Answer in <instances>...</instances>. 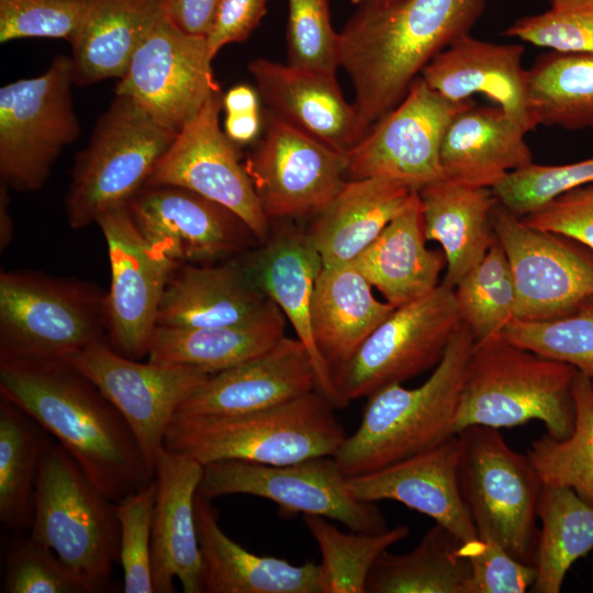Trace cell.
Masks as SVG:
<instances>
[{"instance_id": "cell-33", "label": "cell", "mask_w": 593, "mask_h": 593, "mask_svg": "<svg viewBox=\"0 0 593 593\" xmlns=\"http://www.w3.org/2000/svg\"><path fill=\"white\" fill-rule=\"evenodd\" d=\"M413 191L384 178L347 180L306 231L323 266L354 262L404 208Z\"/></svg>"}, {"instance_id": "cell-20", "label": "cell", "mask_w": 593, "mask_h": 593, "mask_svg": "<svg viewBox=\"0 0 593 593\" xmlns=\"http://www.w3.org/2000/svg\"><path fill=\"white\" fill-rule=\"evenodd\" d=\"M96 224L105 239L111 267L108 342L121 355L141 360L148 355L160 301L178 266L143 237L127 204L103 213Z\"/></svg>"}, {"instance_id": "cell-7", "label": "cell", "mask_w": 593, "mask_h": 593, "mask_svg": "<svg viewBox=\"0 0 593 593\" xmlns=\"http://www.w3.org/2000/svg\"><path fill=\"white\" fill-rule=\"evenodd\" d=\"M30 537L103 591L120 555L116 504L58 443L46 445L37 474Z\"/></svg>"}, {"instance_id": "cell-41", "label": "cell", "mask_w": 593, "mask_h": 593, "mask_svg": "<svg viewBox=\"0 0 593 593\" xmlns=\"http://www.w3.org/2000/svg\"><path fill=\"white\" fill-rule=\"evenodd\" d=\"M303 522L321 551L323 593H366L376 560L410 534L406 525L378 533H344L323 516L304 515Z\"/></svg>"}, {"instance_id": "cell-2", "label": "cell", "mask_w": 593, "mask_h": 593, "mask_svg": "<svg viewBox=\"0 0 593 593\" xmlns=\"http://www.w3.org/2000/svg\"><path fill=\"white\" fill-rule=\"evenodd\" d=\"M0 395L56 437L111 500L154 479L121 413L67 360L0 362Z\"/></svg>"}, {"instance_id": "cell-43", "label": "cell", "mask_w": 593, "mask_h": 593, "mask_svg": "<svg viewBox=\"0 0 593 593\" xmlns=\"http://www.w3.org/2000/svg\"><path fill=\"white\" fill-rule=\"evenodd\" d=\"M501 334L515 345L571 365L593 380V295L555 318H513Z\"/></svg>"}, {"instance_id": "cell-49", "label": "cell", "mask_w": 593, "mask_h": 593, "mask_svg": "<svg viewBox=\"0 0 593 593\" xmlns=\"http://www.w3.org/2000/svg\"><path fill=\"white\" fill-rule=\"evenodd\" d=\"M458 555L470 566L467 593H524L537 577L535 564L519 561L491 539L461 542Z\"/></svg>"}, {"instance_id": "cell-27", "label": "cell", "mask_w": 593, "mask_h": 593, "mask_svg": "<svg viewBox=\"0 0 593 593\" xmlns=\"http://www.w3.org/2000/svg\"><path fill=\"white\" fill-rule=\"evenodd\" d=\"M239 259L307 348L316 374V390L336 409L340 407L332 374L317 351L312 333L311 305L323 261L306 231L283 227L270 234L258 249H251Z\"/></svg>"}, {"instance_id": "cell-48", "label": "cell", "mask_w": 593, "mask_h": 593, "mask_svg": "<svg viewBox=\"0 0 593 593\" xmlns=\"http://www.w3.org/2000/svg\"><path fill=\"white\" fill-rule=\"evenodd\" d=\"M90 0H0V43L76 37Z\"/></svg>"}, {"instance_id": "cell-42", "label": "cell", "mask_w": 593, "mask_h": 593, "mask_svg": "<svg viewBox=\"0 0 593 593\" xmlns=\"http://www.w3.org/2000/svg\"><path fill=\"white\" fill-rule=\"evenodd\" d=\"M461 322L474 343L501 334L514 318L516 290L507 256L497 238L454 288Z\"/></svg>"}, {"instance_id": "cell-56", "label": "cell", "mask_w": 593, "mask_h": 593, "mask_svg": "<svg viewBox=\"0 0 593 593\" xmlns=\"http://www.w3.org/2000/svg\"><path fill=\"white\" fill-rule=\"evenodd\" d=\"M9 188L0 182V249L5 250L13 238V221L9 213Z\"/></svg>"}, {"instance_id": "cell-57", "label": "cell", "mask_w": 593, "mask_h": 593, "mask_svg": "<svg viewBox=\"0 0 593 593\" xmlns=\"http://www.w3.org/2000/svg\"><path fill=\"white\" fill-rule=\"evenodd\" d=\"M551 9L560 12H582L593 10V0H549Z\"/></svg>"}, {"instance_id": "cell-45", "label": "cell", "mask_w": 593, "mask_h": 593, "mask_svg": "<svg viewBox=\"0 0 593 593\" xmlns=\"http://www.w3.org/2000/svg\"><path fill=\"white\" fill-rule=\"evenodd\" d=\"M4 593H96L48 547L31 537L15 542L5 561Z\"/></svg>"}, {"instance_id": "cell-36", "label": "cell", "mask_w": 593, "mask_h": 593, "mask_svg": "<svg viewBox=\"0 0 593 593\" xmlns=\"http://www.w3.org/2000/svg\"><path fill=\"white\" fill-rule=\"evenodd\" d=\"M461 541L435 524L409 552H382L372 566L366 593H467L470 566L458 555Z\"/></svg>"}, {"instance_id": "cell-24", "label": "cell", "mask_w": 593, "mask_h": 593, "mask_svg": "<svg viewBox=\"0 0 593 593\" xmlns=\"http://www.w3.org/2000/svg\"><path fill=\"white\" fill-rule=\"evenodd\" d=\"M313 390L316 374L307 348L299 338L283 336L267 351L211 374L178 412L246 413L280 405Z\"/></svg>"}, {"instance_id": "cell-25", "label": "cell", "mask_w": 593, "mask_h": 593, "mask_svg": "<svg viewBox=\"0 0 593 593\" xmlns=\"http://www.w3.org/2000/svg\"><path fill=\"white\" fill-rule=\"evenodd\" d=\"M267 110L340 153L369 131L349 104L335 74L256 58L248 64Z\"/></svg>"}, {"instance_id": "cell-38", "label": "cell", "mask_w": 593, "mask_h": 593, "mask_svg": "<svg viewBox=\"0 0 593 593\" xmlns=\"http://www.w3.org/2000/svg\"><path fill=\"white\" fill-rule=\"evenodd\" d=\"M527 74L529 101L539 125L593 128V54L550 51Z\"/></svg>"}, {"instance_id": "cell-15", "label": "cell", "mask_w": 593, "mask_h": 593, "mask_svg": "<svg viewBox=\"0 0 593 593\" xmlns=\"http://www.w3.org/2000/svg\"><path fill=\"white\" fill-rule=\"evenodd\" d=\"M516 290L514 318L564 315L593 295V250L562 234L526 224L500 202L492 213Z\"/></svg>"}, {"instance_id": "cell-9", "label": "cell", "mask_w": 593, "mask_h": 593, "mask_svg": "<svg viewBox=\"0 0 593 593\" xmlns=\"http://www.w3.org/2000/svg\"><path fill=\"white\" fill-rule=\"evenodd\" d=\"M458 436L459 489L479 537L535 564L542 484L527 456L513 450L499 428L469 426Z\"/></svg>"}, {"instance_id": "cell-37", "label": "cell", "mask_w": 593, "mask_h": 593, "mask_svg": "<svg viewBox=\"0 0 593 593\" xmlns=\"http://www.w3.org/2000/svg\"><path fill=\"white\" fill-rule=\"evenodd\" d=\"M534 593H559L572 564L593 549V506L572 489L542 485Z\"/></svg>"}, {"instance_id": "cell-52", "label": "cell", "mask_w": 593, "mask_h": 593, "mask_svg": "<svg viewBox=\"0 0 593 593\" xmlns=\"http://www.w3.org/2000/svg\"><path fill=\"white\" fill-rule=\"evenodd\" d=\"M267 0H220L206 43L212 59L222 47L246 41L266 13Z\"/></svg>"}, {"instance_id": "cell-35", "label": "cell", "mask_w": 593, "mask_h": 593, "mask_svg": "<svg viewBox=\"0 0 593 593\" xmlns=\"http://www.w3.org/2000/svg\"><path fill=\"white\" fill-rule=\"evenodd\" d=\"M286 316L276 304L238 324L203 328L157 327L147 355L150 362L188 366L214 374L249 360L284 336Z\"/></svg>"}, {"instance_id": "cell-31", "label": "cell", "mask_w": 593, "mask_h": 593, "mask_svg": "<svg viewBox=\"0 0 593 593\" xmlns=\"http://www.w3.org/2000/svg\"><path fill=\"white\" fill-rule=\"evenodd\" d=\"M417 192L426 239L438 242L446 258L441 283L454 289L496 240L492 213L499 200L490 188L471 187L446 177Z\"/></svg>"}, {"instance_id": "cell-12", "label": "cell", "mask_w": 593, "mask_h": 593, "mask_svg": "<svg viewBox=\"0 0 593 593\" xmlns=\"http://www.w3.org/2000/svg\"><path fill=\"white\" fill-rule=\"evenodd\" d=\"M347 479L334 456L281 466L222 460L204 465L197 494L209 500L248 494L276 503L284 516L300 513L323 516L344 524L351 532L387 529L379 508L374 503L354 497Z\"/></svg>"}, {"instance_id": "cell-21", "label": "cell", "mask_w": 593, "mask_h": 593, "mask_svg": "<svg viewBox=\"0 0 593 593\" xmlns=\"http://www.w3.org/2000/svg\"><path fill=\"white\" fill-rule=\"evenodd\" d=\"M203 465L161 448L155 460L156 501L152 525L154 593H171L177 579L183 593H203V562L194 518V499Z\"/></svg>"}, {"instance_id": "cell-44", "label": "cell", "mask_w": 593, "mask_h": 593, "mask_svg": "<svg viewBox=\"0 0 593 593\" xmlns=\"http://www.w3.org/2000/svg\"><path fill=\"white\" fill-rule=\"evenodd\" d=\"M156 481L116 501L120 524L119 561L124 593H154L152 578V525Z\"/></svg>"}, {"instance_id": "cell-40", "label": "cell", "mask_w": 593, "mask_h": 593, "mask_svg": "<svg viewBox=\"0 0 593 593\" xmlns=\"http://www.w3.org/2000/svg\"><path fill=\"white\" fill-rule=\"evenodd\" d=\"M575 423L564 439L548 434L526 454L542 485L572 489L593 506V380L578 372L573 383Z\"/></svg>"}, {"instance_id": "cell-6", "label": "cell", "mask_w": 593, "mask_h": 593, "mask_svg": "<svg viewBox=\"0 0 593 593\" xmlns=\"http://www.w3.org/2000/svg\"><path fill=\"white\" fill-rule=\"evenodd\" d=\"M107 293L75 278L0 273V362L65 359L108 339Z\"/></svg>"}, {"instance_id": "cell-23", "label": "cell", "mask_w": 593, "mask_h": 593, "mask_svg": "<svg viewBox=\"0 0 593 593\" xmlns=\"http://www.w3.org/2000/svg\"><path fill=\"white\" fill-rule=\"evenodd\" d=\"M523 54L522 45L490 43L468 33L437 54L419 76L451 101H463L477 93L485 96L529 132L539 124L529 101Z\"/></svg>"}, {"instance_id": "cell-4", "label": "cell", "mask_w": 593, "mask_h": 593, "mask_svg": "<svg viewBox=\"0 0 593 593\" xmlns=\"http://www.w3.org/2000/svg\"><path fill=\"white\" fill-rule=\"evenodd\" d=\"M317 390L269 409L237 414L178 412L164 440L200 463L240 460L281 466L334 456L346 433Z\"/></svg>"}, {"instance_id": "cell-11", "label": "cell", "mask_w": 593, "mask_h": 593, "mask_svg": "<svg viewBox=\"0 0 593 593\" xmlns=\"http://www.w3.org/2000/svg\"><path fill=\"white\" fill-rule=\"evenodd\" d=\"M461 323L454 289L441 282L427 295L395 307L333 372L339 406L435 368Z\"/></svg>"}, {"instance_id": "cell-26", "label": "cell", "mask_w": 593, "mask_h": 593, "mask_svg": "<svg viewBox=\"0 0 593 593\" xmlns=\"http://www.w3.org/2000/svg\"><path fill=\"white\" fill-rule=\"evenodd\" d=\"M276 303L239 257L210 265H180L165 288L157 327L203 328L253 320Z\"/></svg>"}, {"instance_id": "cell-13", "label": "cell", "mask_w": 593, "mask_h": 593, "mask_svg": "<svg viewBox=\"0 0 593 593\" xmlns=\"http://www.w3.org/2000/svg\"><path fill=\"white\" fill-rule=\"evenodd\" d=\"M472 104L471 99L451 101L416 77L399 104L346 153L347 179L384 178L418 190L445 178L444 136L452 120Z\"/></svg>"}, {"instance_id": "cell-47", "label": "cell", "mask_w": 593, "mask_h": 593, "mask_svg": "<svg viewBox=\"0 0 593 593\" xmlns=\"http://www.w3.org/2000/svg\"><path fill=\"white\" fill-rule=\"evenodd\" d=\"M288 64L335 74L339 33L332 26L327 0H288Z\"/></svg>"}, {"instance_id": "cell-28", "label": "cell", "mask_w": 593, "mask_h": 593, "mask_svg": "<svg viewBox=\"0 0 593 593\" xmlns=\"http://www.w3.org/2000/svg\"><path fill=\"white\" fill-rule=\"evenodd\" d=\"M194 518L203 562V592L323 593L320 563L295 566L244 549L222 530L211 500L195 495Z\"/></svg>"}, {"instance_id": "cell-17", "label": "cell", "mask_w": 593, "mask_h": 593, "mask_svg": "<svg viewBox=\"0 0 593 593\" xmlns=\"http://www.w3.org/2000/svg\"><path fill=\"white\" fill-rule=\"evenodd\" d=\"M211 61L206 38L181 31L166 14L136 49L114 92L178 134L220 89Z\"/></svg>"}, {"instance_id": "cell-32", "label": "cell", "mask_w": 593, "mask_h": 593, "mask_svg": "<svg viewBox=\"0 0 593 593\" xmlns=\"http://www.w3.org/2000/svg\"><path fill=\"white\" fill-rule=\"evenodd\" d=\"M351 264L325 267L317 276L311 325L317 351L331 374L345 365L394 311Z\"/></svg>"}, {"instance_id": "cell-22", "label": "cell", "mask_w": 593, "mask_h": 593, "mask_svg": "<svg viewBox=\"0 0 593 593\" xmlns=\"http://www.w3.org/2000/svg\"><path fill=\"white\" fill-rule=\"evenodd\" d=\"M460 439L445 443L387 467L347 479L359 501H395L433 518L461 542L479 538L458 481Z\"/></svg>"}, {"instance_id": "cell-1", "label": "cell", "mask_w": 593, "mask_h": 593, "mask_svg": "<svg viewBox=\"0 0 593 593\" xmlns=\"http://www.w3.org/2000/svg\"><path fill=\"white\" fill-rule=\"evenodd\" d=\"M339 33V67L369 130L407 93L423 68L470 29L485 0H354Z\"/></svg>"}, {"instance_id": "cell-50", "label": "cell", "mask_w": 593, "mask_h": 593, "mask_svg": "<svg viewBox=\"0 0 593 593\" xmlns=\"http://www.w3.org/2000/svg\"><path fill=\"white\" fill-rule=\"evenodd\" d=\"M504 34L556 52L593 54V10L550 9L516 20Z\"/></svg>"}, {"instance_id": "cell-51", "label": "cell", "mask_w": 593, "mask_h": 593, "mask_svg": "<svg viewBox=\"0 0 593 593\" xmlns=\"http://www.w3.org/2000/svg\"><path fill=\"white\" fill-rule=\"evenodd\" d=\"M522 220L533 227L571 237L593 250V182L558 194Z\"/></svg>"}, {"instance_id": "cell-39", "label": "cell", "mask_w": 593, "mask_h": 593, "mask_svg": "<svg viewBox=\"0 0 593 593\" xmlns=\"http://www.w3.org/2000/svg\"><path fill=\"white\" fill-rule=\"evenodd\" d=\"M43 427L0 395V521L9 529L31 525L34 493L47 440Z\"/></svg>"}, {"instance_id": "cell-54", "label": "cell", "mask_w": 593, "mask_h": 593, "mask_svg": "<svg viewBox=\"0 0 593 593\" xmlns=\"http://www.w3.org/2000/svg\"><path fill=\"white\" fill-rule=\"evenodd\" d=\"M261 116L259 111L239 114H226L224 132L237 146L253 142L259 134Z\"/></svg>"}, {"instance_id": "cell-53", "label": "cell", "mask_w": 593, "mask_h": 593, "mask_svg": "<svg viewBox=\"0 0 593 593\" xmlns=\"http://www.w3.org/2000/svg\"><path fill=\"white\" fill-rule=\"evenodd\" d=\"M220 0H168L166 14L181 31L206 36Z\"/></svg>"}, {"instance_id": "cell-46", "label": "cell", "mask_w": 593, "mask_h": 593, "mask_svg": "<svg viewBox=\"0 0 593 593\" xmlns=\"http://www.w3.org/2000/svg\"><path fill=\"white\" fill-rule=\"evenodd\" d=\"M591 182L593 157L558 166L533 163L510 172L492 191L501 204L523 217L558 194Z\"/></svg>"}, {"instance_id": "cell-5", "label": "cell", "mask_w": 593, "mask_h": 593, "mask_svg": "<svg viewBox=\"0 0 593 593\" xmlns=\"http://www.w3.org/2000/svg\"><path fill=\"white\" fill-rule=\"evenodd\" d=\"M578 372L502 334L477 342L466 369L455 433L475 425L500 429L536 419L549 436L564 439L575 423L572 391Z\"/></svg>"}, {"instance_id": "cell-34", "label": "cell", "mask_w": 593, "mask_h": 593, "mask_svg": "<svg viewBox=\"0 0 593 593\" xmlns=\"http://www.w3.org/2000/svg\"><path fill=\"white\" fill-rule=\"evenodd\" d=\"M168 0H90L70 43L77 86L120 79L136 49L166 15Z\"/></svg>"}, {"instance_id": "cell-10", "label": "cell", "mask_w": 593, "mask_h": 593, "mask_svg": "<svg viewBox=\"0 0 593 593\" xmlns=\"http://www.w3.org/2000/svg\"><path fill=\"white\" fill-rule=\"evenodd\" d=\"M71 59L54 57L45 72L0 89V177L20 192L41 189L80 126L74 110Z\"/></svg>"}, {"instance_id": "cell-29", "label": "cell", "mask_w": 593, "mask_h": 593, "mask_svg": "<svg viewBox=\"0 0 593 593\" xmlns=\"http://www.w3.org/2000/svg\"><path fill=\"white\" fill-rule=\"evenodd\" d=\"M422 203L414 190L404 208L353 262L385 299L399 307L439 284L444 253L426 247Z\"/></svg>"}, {"instance_id": "cell-30", "label": "cell", "mask_w": 593, "mask_h": 593, "mask_svg": "<svg viewBox=\"0 0 593 593\" xmlns=\"http://www.w3.org/2000/svg\"><path fill=\"white\" fill-rule=\"evenodd\" d=\"M525 132L499 107L472 104L450 123L440 148L446 178L492 189L510 172L532 165Z\"/></svg>"}, {"instance_id": "cell-8", "label": "cell", "mask_w": 593, "mask_h": 593, "mask_svg": "<svg viewBox=\"0 0 593 593\" xmlns=\"http://www.w3.org/2000/svg\"><path fill=\"white\" fill-rule=\"evenodd\" d=\"M176 135L132 99L115 94L75 159L65 195L69 226L85 228L127 204L145 188Z\"/></svg>"}, {"instance_id": "cell-19", "label": "cell", "mask_w": 593, "mask_h": 593, "mask_svg": "<svg viewBox=\"0 0 593 593\" xmlns=\"http://www.w3.org/2000/svg\"><path fill=\"white\" fill-rule=\"evenodd\" d=\"M127 206L143 237L176 266L226 261L260 245L236 213L189 189L145 187Z\"/></svg>"}, {"instance_id": "cell-55", "label": "cell", "mask_w": 593, "mask_h": 593, "mask_svg": "<svg viewBox=\"0 0 593 593\" xmlns=\"http://www.w3.org/2000/svg\"><path fill=\"white\" fill-rule=\"evenodd\" d=\"M259 94L247 85L232 87L223 94V109L226 114H239L259 111Z\"/></svg>"}, {"instance_id": "cell-3", "label": "cell", "mask_w": 593, "mask_h": 593, "mask_svg": "<svg viewBox=\"0 0 593 593\" xmlns=\"http://www.w3.org/2000/svg\"><path fill=\"white\" fill-rule=\"evenodd\" d=\"M473 345L461 323L424 383L412 389L394 383L368 396L358 428L334 455L346 477L387 467L457 435L454 421Z\"/></svg>"}, {"instance_id": "cell-14", "label": "cell", "mask_w": 593, "mask_h": 593, "mask_svg": "<svg viewBox=\"0 0 593 593\" xmlns=\"http://www.w3.org/2000/svg\"><path fill=\"white\" fill-rule=\"evenodd\" d=\"M244 166L268 220L317 215L347 179L346 154L267 110Z\"/></svg>"}, {"instance_id": "cell-16", "label": "cell", "mask_w": 593, "mask_h": 593, "mask_svg": "<svg viewBox=\"0 0 593 593\" xmlns=\"http://www.w3.org/2000/svg\"><path fill=\"white\" fill-rule=\"evenodd\" d=\"M121 413L154 473L158 451L181 404L210 373L188 366L142 362L101 339L67 358Z\"/></svg>"}, {"instance_id": "cell-18", "label": "cell", "mask_w": 593, "mask_h": 593, "mask_svg": "<svg viewBox=\"0 0 593 593\" xmlns=\"http://www.w3.org/2000/svg\"><path fill=\"white\" fill-rule=\"evenodd\" d=\"M221 89L214 91L197 116L174 138L145 187L189 189L236 213L260 244L269 233L266 217L237 145L220 126Z\"/></svg>"}]
</instances>
